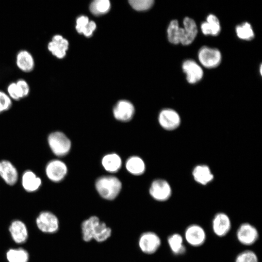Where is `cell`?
Instances as JSON below:
<instances>
[{"mask_svg": "<svg viewBox=\"0 0 262 262\" xmlns=\"http://www.w3.org/2000/svg\"><path fill=\"white\" fill-rule=\"evenodd\" d=\"M201 30L205 35H217L221 30L218 18L213 14L209 15L207 17L206 21L201 24Z\"/></svg>", "mask_w": 262, "mask_h": 262, "instance_id": "obj_21", "label": "cell"}, {"mask_svg": "<svg viewBox=\"0 0 262 262\" xmlns=\"http://www.w3.org/2000/svg\"><path fill=\"white\" fill-rule=\"evenodd\" d=\"M193 175L196 181L203 185L210 182L213 178L209 167L204 165L196 166L193 170Z\"/></svg>", "mask_w": 262, "mask_h": 262, "instance_id": "obj_24", "label": "cell"}, {"mask_svg": "<svg viewBox=\"0 0 262 262\" xmlns=\"http://www.w3.org/2000/svg\"><path fill=\"white\" fill-rule=\"evenodd\" d=\"M183 28H182V34L180 43L183 45L191 44L195 39L197 29L195 21L189 17H186L183 22Z\"/></svg>", "mask_w": 262, "mask_h": 262, "instance_id": "obj_16", "label": "cell"}, {"mask_svg": "<svg viewBox=\"0 0 262 262\" xmlns=\"http://www.w3.org/2000/svg\"><path fill=\"white\" fill-rule=\"evenodd\" d=\"M149 193L151 196L159 201L167 200L171 195V189L168 183L163 180H157L151 184Z\"/></svg>", "mask_w": 262, "mask_h": 262, "instance_id": "obj_10", "label": "cell"}, {"mask_svg": "<svg viewBox=\"0 0 262 262\" xmlns=\"http://www.w3.org/2000/svg\"><path fill=\"white\" fill-rule=\"evenodd\" d=\"M101 163L104 169L112 173L117 171L122 164L120 157L115 153L106 155L102 158Z\"/></svg>", "mask_w": 262, "mask_h": 262, "instance_id": "obj_23", "label": "cell"}, {"mask_svg": "<svg viewBox=\"0 0 262 262\" xmlns=\"http://www.w3.org/2000/svg\"><path fill=\"white\" fill-rule=\"evenodd\" d=\"M6 258L9 262H28L29 255L22 248L10 249L6 253Z\"/></svg>", "mask_w": 262, "mask_h": 262, "instance_id": "obj_27", "label": "cell"}, {"mask_svg": "<svg viewBox=\"0 0 262 262\" xmlns=\"http://www.w3.org/2000/svg\"><path fill=\"white\" fill-rule=\"evenodd\" d=\"M235 262H259L256 254L250 250L240 253L236 257Z\"/></svg>", "mask_w": 262, "mask_h": 262, "instance_id": "obj_31", "label": "cell"}, {"mask_svg": "<svg viewBox=\"0 0 262 262\" xmlns=\"http://www.w3.org/2000/svg\"><path fill=\"white\" fill-rule=\"evenodd\" d=\"M134 114V107L132 104L127 100H120L115 106L113 114L118 120L128 121L130 120Z\"/></svg>", "mask_w": 262, "mask_h": 262, "instance_id": "obj_15", "label": "cell"}, {"mask_svg": "<svg viewBox=\"0 0 262 262\" xmlns=\"http://www.w3.org/2000/svg\"><path fill=\"white\" fill-rule=\"evenodd\" d=\"M7 92L8 96L11 98L16 100L21 99V97L17 89L16 82L10 83L7 87Z\"/></svg>", "mask_w": 262, "mask_h": 262, "instance_id": "obj_35", "label": "cell"}, {"mask_svg": "<svg viewBox=\"0 0 262 262\" xmlns=\"http://www.w3.org/2000/svg\"><path fill=\"white\" fill-rule=\"evenodd\" d=\"M231 227V223L229 216L224 213H216L212 221V229L214 233L218 237L226 235Z\"/></svg>", "mask_w": 262, "mask_h": 262, "instance_id": "obj_12", "label": "cell"}, {"mask_svg": "<svg viewBox=\"0 0 262 262\" xmlns=\"http://www.w3.org/2000/svg\"><path fill=\"white\" fill-rule=\"evenodd\" d=\"M131 6L135 10L145 11L151 8L154 3L153 0H131L129 1Z\"/></svg>", "mask_w": 262, "mask_h": 262, "instance_id": "obj_32", "label": "cell"}, {"mask_svg": "<svg viewBox=\"0 0 262 262\" xmlns=\"http://www.w3.org/2000/svg\"><path fill=\"white\" fill-rule=\"evenodd\" d=\"M183 72L186 75L187 82L191 84L199 81L202 78L203 72L201 67L194 61L186 60L182 65Z\"/></svg>", "mask_w": 262, "mask_h": 262, "instance_id": "obj_14", "label": "cell"}, {"mask_svg": "<svg viewBox=\"0 0 262 262\" xmlns=\"http://www.w3.org/2000/svg\"><path fill=\"white\" fill-rule=\"evenodd\" d=\"M0 176L9 185H14L18 179L16 169L10 162L7 160L0 162Z\"/></svg>", "mask_w": 262, "mask_h": 262, "instance_id": "obj_17", "label": "cell"}, {"mask_svg": "<svg viewBox=\"0 0 262 262\" xmlns=\"http://www.w3.org/2000/svg\"><path fill=\"white\" fill-rule=\"evenodd\" d=\"M159 122L164 129L172 130L180 125V119L178 114L170 109L163 110L159 115Z\"/></svg>", "mask_w": 262, "mask_h": 262, "instance_id": "obj_13", "label": "cell"}, {"mask_svg": "<svg viewBox=\"0 0 262 262\" xmlns=\"http://www.w3.org/2000/svg\"><path fill=\"white\" fill-rule=\"evenodd\" d=\"M12 103L11 98L5 92L0 91V113L9 110Z\"/></svg>", "mask_w": 262, "mask_h": 262, "instance_id": "obj_33", "label": "cell"}, {"mask_svg": "<svg viewBox=\"0 0 262 262\" xmlns=\"http://www.w3.org/2000/svg\"><path fill=\"white\" fill-rule=\"evenodd\" d=\"M235 30L237 36L241 39L250 40L254 37L252 27L248 22L237 26Z\"/></svg>", "mask_w": 262, "mask_h": 262, "instance_id": "obj_30", "label": "cell"}, {"mask_svg": "<svg viewBox=\"0 0 262 262\" xmlns=\"http://www.w3.org/2000/svg\"><path fill=\"white\" fill-rule=\"evenodd\" d=\"M181 27H180L177 20H172L167 28V37L169 41L173 44L180 43Z\"/></svg>", "mask_w": 262, "mask_h": 262, "instance_id": "obj_28", "label": "cell"}, {"mask_svg": "<svg viewBox=\"0 0 262 262\" xmlns=\"http://www.w3.org/2000/svg\"><path fill=\"white\" fill-rule=\"evenodd\" d=\"M48 141L51 151L57 156L66 155L71 148L70 140L62 132L51 133L48 136Z\"/></svg>", "mask_w": 262, "mask_h": 262, "instance_id": "obj_3", "label": "cell"}, {"mask_svg": "<svg viewBox=\"0 0 262 262\" xmlns=\"http://www.w3.org/2000/svg\"><path fill=\"white\" fill-rule=\"evenodd\" d=\"M260 71L261 74H262V65H261V66H260Z\"/></svg>", "mask_w": 262, "mask_h": 262, "instance_id": "obj_36", "label": "cell"}, {"mask_svg": "<svg viewBox=\"0 0 262 262\" xmlns=\"http://www.w3.org/2000/svg\"><path fill=\"white\" fill-rule=\"evenodd\" d=\"M68 41L60 34L53 36L47 46L48 50L55 57L62 59L68 49Z\"/></svg>", "mask_w": 262, "mask_h": 262, "instance_id": "obj_11", "label": "cell"}, {"mask_svg": "<svg viewBox=\"0 0 262 262\" xmlns=\"http://www.w3.org/2000/svg\"><path fill=\"white\" fill-rule=\"evenodd\" d=\"M236 237L241 244L251 246L258 240L259 232L254 226L248 223H244L238 228Z\"/></svg>", "mask_w": 262, "mask_h": 262, "instance_id": "obj_7", "label": "cell"}, {"mask_svg": "<svg viewBox=\"0 0 262 262\" xmlns=\"http://www.w3.org/2000/svg\"><path fill=\"white\" fill-rule=\"evenodd\" d=\"M16 66L21 71L29 73L34 67V60L32 54L26 50H21L16 56Z\"/></svg>", "mask_w": 262, "mask_h": 262, "instance_id": "obj_19", "label": "cell"}, {"mask_svg": "<svg viewBox=\"0 0 262 262\" xmlns=\"http://www.w3.org/2000/svg\"><path fill=\"white\" fill-rule=\"evenodd\" d=\"M184 237L186 242L190 245L197 247L204 243L206 235L202 227L197 224H192L186 229Z\"/></svg>", "mask_w": 262, "mask_h": 262, "instance_id": "obj_8", "label": "cell"}, {"mask_svg": "<svg viewBox=\"0 0 262 262\" xmlns=\"http://www.w3.org/2000/svg\"><path fill=\"white\" fill-rule=\"evenodd\" d=\"M139 246L142 251L151 254L156 252L160 247L161 240L155 233L148 231L143 233L139 239Z\"/></svg>", "mask_w": 262, "mask_h": 262, "instance_id": "obj_6", "label": "cell"}, {"mask_svg": "<svg viewBox=\"0 0 262 262\" xmlns=\"http://www.w3.org/2000/svg\"><path fill=\"white\" fill-rule=\"evenodd\" d=\"M198 58L202 66L206 68H212L220 64L221 54L216 49L204 46L198 51Z\"/></svg>", "mask_w": 262, "mask_h": 262, "instance_id": "obj_5", "label": "cell"}, {"mask_svg": "<svg viewBox=\"0 0 262 262\" xmlns=\"http://www.w3.org/2000/svg\"><path fill=\"white\" fill-rule=\"evenodd\" d=\"M16 83L21 98L28 96L30 91V86L28 82L23 79H19Z\"/></svg>", "mask_w": 262, "mask_h": 262, "instance_id": "obj_34", "label": "cell"}, {"mask_svg": "<svg viewBox=\"0 0 262 262\" xmlns=\"http://www.w3.org/2000/svg\"><path fill=\"white\" fill-rule=\"evenodd\" d=\"M41 179L33 171H25L22 177V185L23 188L29 192L37 190L41 185Z\"/></svg>", "mask_w": 262, "mask_h": 262, "instance_id": "obj_20", "label": "cell"}, {"mask_svg": "<svg viewBox=\"0 0 262 262\" xmlns=\"http://www.w3.org/2000/svg\"><path fill=\"white\" fill-rule=\"evenodd\" d=\"M96 188L99 195L107 200H113L120 193L122 184L119 180L114 176H102L98 179Z\"/></svg>", "mask_w": 262, "mask_h": 262, "instance_id": "obj_2", "label": "cell"}, {"mask_svg": "<svg viewBox=\"0 0 262 262\" xmlns=\"http://www.w3.org/2000/svg\"><path fill=\"white\" fill-rule=\"evenodd\" d=\"M36 223L39 230L44 233H53L59 229L58 218L49 211L40 213L36 218Z\"/></svg>", "mask_w": 262, "mask_h": 262, "instance_id": "obj_4", "label": "cell"}, {"mask_svg": "<svg viewBox=\"0 0 262 262\" xmlns=\"http://www.w3.org/2000/svg\"><path fill=\"white\" fill-rule=\"evenodd\" d=\"M126 167L131 174L142 175L145 170V164L143 160L136 156L129 158L126 163Z\"/></svg>", "mask_w": 262, "mask_h": 262, "instance_id": "obj_25", "label": "cell"}, {"mask_svg": "<svg viewBox=\"0 0 262 262\" xmlns=\"http://www.w3.org/2000/svg\"><path fill=\"white\" fill-rule=\"evenodd\" d=\"M167 242L171 251L175 255H181L185 251L182 237L179 233H174L170 235Z\"/></svg>", "mask_w": 262, "mask_h": 262, "instance_id": "obj_26", "label": "cell"}, {"mask_svg": "<svg viewBox=\"0 0 262 262\" xmlns=\"http://www.w3.org/2000/svg\"><path fill=\"white\" fill-rule=\"evenodd\" d=\"M81 227L82 238L85 242L95 239L98 242H102L111 235V229L96 216H92L84 220Z\"/></svg>", "mask_w": 262, "mask_h": 262, "instance_id": "obj_1", "label": "cell"}, {"mask_svg": "<svg viewBox=\"0 0 262 262\" xmlns=\"http://www.w3.org/2000/svg\"><path fill=\"white\" fill-rule=\"evenodd\" d=\"M110 2L108 0H96L90 5V10L94 15L99 16L108 12L110 9Z\"/></svg>", "mask_w": 262, "mask_h": 262, "instance_id": "obj_29", "label": "cell"}, {"mask_svg": "<svg viewBox=\"0 0 262 262\" xmlns=\"http://www.w3.org/2000/svg\"><path fill=\"white\" fill-rule=\"evenodd\" d=\"M67 168L66 164L59 160L50 161L46 167V174L52 181L57 182L63 180L67 174Z\"/></svg>", "mask_w": 262, "mask_h": 262, "instance_id": "obj_9", "label": "cell"}, {"mask_svg": "<svg viewBox=\"0 0 262 262\" xmlns=\"http://www.w3.org/2000/svg\"><path fill=\"white\" fill-rule=\"evenodd\" d=\"M96 28V23L92 21H89L87 16H82L77 19V31L79 33H83L86 37L91 36Z\"/></svg>", "mask_w": 262, "mask_h": 262, "instance_id": "obj_22", "label": "cell"}, {"mask_svg": "<svg viewBox=\"0 0 262 262\" xmlns=\"http://www.w3.org/2000/svg\"><path fill=\"white\" fill-rule=\"evenodd\" d=\"M12 238L17 244L25 243L28 237L27 227L21 221L16 220L13 221L9 229Z\"/></svg>", "mask_w": 262, "mask_h": 262, "instance_id": "obj_18", "label": "cell"}]
</instances>
